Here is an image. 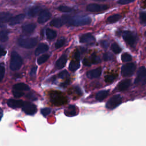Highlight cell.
<instances>
[{"mask_svg": "<svg viewBox=\"0 0 146 146\" xmlns=\"http://www.w3.org/2000/svg\"><path fill=\"white\" fill-rule=\"evenodd\" d=\"M62 19L64 23H66L69 26H84L88 25L91 22V19L90 17L83 15V16H76L71 17L68 15H63Z\"/></svg>", "mask_w": 146, "mask_h": 146, "instance_id": "1", "label": "cell"}, {"mask_svg": "<svg viewBox=\"0 0 146 146\" xmlns=\"http://www.w3.org/2000/svg\"><path fill=\"white\" fill-rule=\"evenodd\" d=\"M22 64V59L21 56L16 51H13L11 54L10 68L13 71L19 70Z\"/></svg>", "mask_w": 146, "mask_h": 146, "instance_id": "2", "label": "cell"}, {"mask_svg": "<svg viewBox=\"0 0 146 146\" xmlns=\"http://www.w3.org/2000/svg\"><path fill=\"white\" fill-rule=\"evenodd\" d=\"M38 42V39L36 38H20L18 40L19 44L26 48H31L36 46Z\"/></svg>", "mask_w": 146, "mask_h": 146, "instance_id": "3", "label": "cell"}, {"mask_svg": "<svg viewBox=\"0 0 146 146\" xmlns=\"http://www.w3.org/2000/svg\"><path fill=\"white\" fill-rule=\"evenodd\" d=\"M134 83L138 85H144L146 84V68L144 67H140L138 70Z\"/></svg>", "mask_w": 146, "mask_h": 146, "instance_id": "4", "label": "cell"}, {"mask_svg": "<svg viewBox=\"0 0 146 146\" xmlns=\"http://www.w3.org/2000/svg\"><path fill=\"white\" fill-rule=\"evenodd\" d=\"M122 102V97L120 95H115L111 97L106 103V107L108 109H113Z\"/></svg>", "mask_w": 146, "mask_h": 146, "instance_id": "5", "label": "cell"}, {"mask_svg": "<svg viewBox=\"0 0 146 146\" xmlns=\"http://www.w3.org/2000/svg\"><path fill=\"white\" fill-rule=\"evenodd\" d=\"M108 9V6L104 4H97V3H91L87 6L86 10L89 12L98 13L102 12Z\"/></svg>", "mask_w": 146, "mask_h": 146, "instance_id": "6", "label": "cell"}, {"mask_svg": "<svg viewBox=\"0 0 146 146\" xmlns=\"http://www.w3.org/2000/svg\"><path fill=\"white\" fill-rule=\"evenodd\" d=\"M136 69V66L133 63H128L122 66L121 69V73L123 76H129L132 75Z\"/></svg>", "mask_w": 146, "mask_h": 146, "instance_id": "7", "label": "cell"}, {"mask_svg": "<svg viewBox=\"0 0 146 146\" xmlns=\"http://www.w3.org/2000/svg\"><path fill=\"white\" fill-rule=\"evenodd\" d=\"M50 98L51 102L57 106H61L63 103H66V100L65 99V98L60 92H55L52 93L51 95Z\"/></svg>", "mask_w": 146, "mask_h": 146, "instance_id": "8", "label": "cell"}, {"mask_svg": "<svg viewBox=\"0 0 146 146\" xmlns=\"http://www.w3.org/2000/svg\"><path fill=\"white\" fill-rule=\"evenodd\" d=\"M22 108L23 111L25 113L30 115H33L35 114L37 111L35 105L29 102H25V104Z\"/></svg>", "mask_w": 146, "mask_h": 146, "instance_id": "9", "label": "cell"}, {"mask_svg": "<svg viewBox=\"0 0 146 146\" xmlns=\"http://www.w3.org/2000/svg\"><path fill=\"white\" fill-rule=\"evenodd\" d=\"M51 13L48 10H42L39 14L38 18V22L39 23H44L48 21L51 17Z\"/></svg>", "mask_w": 146, "mask_h": 146, "instance_id": "10", "label": "cell"}, {"mask_svg": "<svg viewBox=\"0 0 146 146\" xmlns=\"http://www.w3.org/2000/svg\"><path fill=\"white\" fill-rule=\"evenodd\" d=\"M123 38L124 41L129 45L132 46L135 43L136 39L134 35L130 31H125L123 34Z\"/></svg>", "mask_w": 146, "mask_h": 146, "instance_id": "11", "label": "cell"}, {"mask_svg": "<svg viewBox=\"0 0 146 146\" xmlns=\"http://www.w3.org/2000/svg\"><path fill=\"white\" fill-rule=\"evenodd\" d=\"M80 43H87V44H92L94 43L95 41L94 36L90 33H87L83 34L80 36L79 38Z\"/></svg>", "mask_w": 146, "mask_h": 146, "instance_id": "12", "label": "cell"}, {"mask_svg": "<svg viewBox=\"0 0 146 146\" xmlns=\"http://www.w3.org/2000/svg\"><path fill=\"white\" fill-rule=\"evenodd\" d=\"M25 102L20 100H15L14 99H10L7 100V105L11 107V108H19V107H22L23 105L25 104Z\"/></svg>", "mask_w": 146, "mask_h": 146, "instance_id": "13", "label": "cell"}, {"mask_svg": "<svg viewBox=\"0 0 146 146\" xmlns=\"http://www.w3.org/2000/svg\"><path fill=\"white\" fill-rule=\"evenodd\" d=\"M25 18V15L23 14H18L13 18L9 21V25L10 26H14L17 24L21 23Z\"/></svg>", "mask_w": 146, "mask_h": 146, "instance_id": "14", "label": "cell"}, {"mask_svg": "<svg viewBox=\"0 0 146 146\" xmlns=\"http://www.w3.org/2000/svg\"><path fill=\"white\" fill-rule=\"evenodd\" d=\"M102 73V68L100 67L97 68L96 69H94L90 70L87 72V76L88 78H97L99 77Z\"/></svg>", "mask_w": 146, "mask_h": 146, "instance_id": "15", "label": "cell"}, {"mask_svg": "<svg viewBox=\"0 0 146 146\" xmlns=\"http://www.w3.org/2000/svg\"><path fill=\"white\" fill-rule=\"evenodd\" d=\"M64 112L67 116L71 117L75 116L78 113L77 108L74 105H70L64 110Z\"/></svg>", "mask_w": 146, "mask_h": 146, "instance_id": "16", "label": "cell"}, {"mask_svg": "<svg viewBox=\"0 0 146 146\" xmlns=\"http://www.w3.org/2000/svg\"><path fill=\"white\" fill-rule=\"evenodd\" d=\"M131 80L130 79H124L121 80L117 85V88L119 91H123L126 90L131 84Z\"/></svg>", "mask_w": 146, "mask_h": 146, "instance_id": "17", "label": "cell"}, {"mask_svg": "<svg viewBox=\"0 0 146 146\" xmlns=\"http://www.w3.org/2000/svg\"><path fill=\"white\" fill-rule=\"evenodd\" d=\"M80 59L76 58H73V59L71 61L69 64V69L71 71H75L80 67L79 63Z\"/></svg>", "mask_w": 146, "mask_h": 146, "instance_id": "18", "label": "cell"}, {"mask_svg": "<svg viewBox=\"0 0 146 146\" xmlns=\"http://www.w3.org/2000/svg\"><path fill=\"white\" fill-rule=\"evenodd\" d=\"M41 11H42V10H41L40 7L38 6H33L29 9L27 14L30 17H35L38 13L39 14Z\"/></svg>", "mask_w": 146, "mask_h": 146, "instance_id": "19", "label": "cell"}, {"mask_svg": "<svg viewBox=\"0 0 146 146\" xmlns=\"http://www.w3.org/2000/svg\"><path fill=\"white\" fill-rule=\"evenodd\" d=\"M67 62V56L66 55H62L56 62L55 66L58 69H61L66 64V63Z\"/></svg>", "mask_w": 146, "mask_h": 146, "instance_id": "20", "label": "cell"}, {"mask_svg": "<svg viewBox=\"0 0 146 146\" xmlns=\"http://www.w3.org/2000/svg\"><path fill=\"white\" fill-rule=\"evenodd\" d=\"M48 50V46L45 43L39 44L35 50V55H38L42 53L47 51Z\"/></svg>", "mask_w": 146, "mask_h": 146, "instance_id": "21", "label": "cell"}, {"mask_svg": "<svg viewBox=\"0 0 146 146\" xmlns=\"http://www.w3.org/2000/svg\"><path fill=\"white\" fill-rule=\"evenodd\" d=\"M36 27V25L34 23H29L22 26V30L26 33H32Z\"/></svg>", "mask_w": 146, "mask_h": 146, "instance_id": "22", "label": "cell"}, {"mask_svg": "<svg viewBox=\"0 0 146 146\" xmlns=\"http://www.w3.org/2000/svg\"><path fill=\"white\" fill-rule=\"evenodd\" d=\"M12 15L7 12H2L0 14V18H1V22H6L9 21L11 18Z\"/></svg>", "mask_w": 146, "mask_h": 146, "instance_id": "23", "label": "cell"}, {"mask_svg": "<svg viewBox=\"0 0 146 146\" xmlns=\"http://www.w3.org/2000/svg\"><path fill=\"white\" fill-rule=\"evenodd\" d=\"M63 23H64V22H63V21L62 19H60V18H56L53 19L50 22V25L51 26L59 28V27H61V26L63 25Z\"/></svg>", "mask_w": 146, "mask_h": 146, "instance_id": "24", "label": "cell"}, {"mask_svg": "<svg viewBox=\"0 0 146 146\" xmlns=\"http://www.w3.org/2000/svg\"><path fill=\"white\" fill-rule=\"evenodd\" d=\"M108 95V91L107 90H102L96 93L95 98L98 100H102L105 99Z\"/></svg>", "mask_w": 146, "mask_h": 146, "instance_id": "25", "label": "cell"}, {"mask_svg": "<svg viewBox=\"0 0 146 146\" xmlns=\"http://www.w3.org/2000/svg\"><path fill=\"white\" fill-rule=\"evenodd\" d=\"M13 89L19 90V91H27L30 89V88L27 84L25 83H17L14 85Z\"/></svg>", "mask_w": 146, "mask_h": 146, "instance_id": "26", "label": "cell"}, {"mask_svg": "<svg viewBox=\"0 0 146 146\" xmlns=\"http://www.w3.org/2000/svg\"><path fill=\"white\" fill-rule=\"evenodd\" d=\"M120 18H121L120 15L118 14H113L108 17V18L107 19V22L108 23H113L118 21L120 19Z\"/></svg>", "mask_w": 146, "mask_h": 146, "instance_id": "27", "label": "cell"}, {"mask_svg": "<svg viewBox=\"0 0 146 146\" xmlns=\"http://www.w3.org/2000/svg\"><path fill=\"white\" fill-rule=\"evenodd\" d=\"M46 34L47 38L48 39H52L55 38L56 36V32L55 30L50 29H47L46 30Z\"/></svg>", "mask_w": 146, "mask_h": 146, "instance_id": "28", "label": "cell"}, {"mask_svg": "<svg viewBox=\"0 0 146 146\" xmlns=\"http://www.w3.org/2000/svg\"><path fill=\"white\" fill-rule=\"evenodd\" d=\"M8 34L9 32L7 30H3L1 31L0 34V39L2 42H5L8 39Z\"/></svg>", "mask_w": 146, "mask_h": 146, "instance_id": "29", "label": "cell"}, {"mask_svg": "<svg viewBox=\"0 0 146 146\" xmlns=\"http://www.w3.org/2000/svg\"><path fill=\"white\" fill-rule=\"evenodd\" d=\"M91 63L92 64H96V63H98L100 62V58L99 56V55H98L96 54V53L94 52L91 55Z\"/></svg>", "mask_w": 146, "mask_h": 146, "instance_id": "30", "label": "cell"}, {"mask_svg": "<svg viewBox=\"0 0 146 146\" xmlns=\"http://www.w3.org/2000/svg\"><path fill=\"white\" fill-rule=\"evenodd\" d=\"M111 48L112 50V51L115 54H119L121 51V48L116 43H113L111 44Z\"/></svg>", "mask_w": 146, "mask_h": 146, "instance_id": "31", "label": "cell"}, {"mask_svg": "<svg viewBox=\"0 0 146 146\" xmlns=\"http://www.w3.org/2000/svg\"><path fill=\"white\" fill-rule=\"evenodd\" d=\"M58 9L64 13H69L72 10V9L69 6H65V5H60L58 7Z\"/></svg>", "mask_w": 146, "mask_h": 146, "instance_id": "32", "label": "cell"}, {"mask_svg": "<svg viewBox=\"0 0 146 146\" xmlns=\"http://www.w3.org/2000/svg\"><path fill=\"white\" fill-rule=\"evenodd\" d=\"M49 58V55L48 54H44L40 56L37 60V63L38 64H42L44 63Z\"/></svg>", "mask_w": 146, "mask_h": 146, "instance_id": "33", "label": "cell"}, {"mask_svg": "<svg viewBox=\"0 0 146 146\" xmlns=\"http://www.w3.org/2000/svg\"><path fill=\"white\" fill-rule=\"evenodd\" d=\"M132 60V56L128 53H123L121 55V60L123 62H128Z\"/></svg>", "mask_w": 146, "mask_h": 146, "instance_id": "34", "label": "cell"}, {"mask_svg": "<svg viewBox=\"0 0 146 146\" xmlns=\"http://www.w3.org/2000/svg\"><path fill=\"white\" fill-rule=\"evenodd\" d=\"M65 42H66V40L64 38H60L59 39V40H58L56 41V42L55 43V47L56 48H59L60 47H62L65 43Z\"/></svg>", "mask_w": 146, "mask_h": 146, "instance_id": "35", "label": "cell"}, {"mask_svg": "<svg viewBox=\"0 0 146 146\" xmlns=\"http://www.w3.org/2000/svg\"><path fill=\"white\" fill-rule=\"evenodd\" d=\"M115 78H116V76L115 75L110 74V75H106L104 77V80L106 83H111L112 82H113L115 79Z\"/></svg>", "mask_w": 146, "mask_h": 146, "instance_id": "36", "label": "cell"}, {"mask_svg": "<svg viewBox=\"0 0 146 146\" xmlns=\"http://www.w3.org/2000/svg\"><path fill=\"white\" fill-rule=\"evenodd\" d=\"M13 94L14 95V96L15 98H20L21 96H22L24 94L23 92H22L21 91H19V90H17L15 89L13 90Z\"/></svg>", "mask_w": 146, "mask_h": 146, "instance_id": "37", "label": "cell"}, {"mask_svg": "<svg viewBox=\"0 0 146 146\" xmlns=\"http://www.w3.org/2000/svg\"><path fill=\"white\" fill-rule=\"evenodd\" d=\"M113 59V56L109 52H105L103 54V59L106 61L112 60Z\"/></svg>", "mask_w": 146, "mask_h": 146, "instance_id": "38", "label": "cell"}, {"mask_svg": "<svg viewBox=\"0 0 146 146\" xmlns=\"http://www.w3.org/2000/svg\"><path fill=\"white\" fill-rule=\"evenodd\" d=\"M40 112L44 116H46L51 112V109L49 108H43L41 110Z\"/></svg>", "mask_w": 146, "mask_h": 146, "instance_id": "39", "label": "cell"}, {"mask_svg": "<svg viewBox=\"0 0 146 146\" xmlns=\"http://www.w3.org/2000/svg\"><path fill=\"white\" fill-rule=\"evenodd\" d=\"M5 75V67L1 64L0 66V81L1 82Z\"/></svg>", "mask_w": 146, "mask_h": 146, "instance_id": "40", "label": "cell"}, {"mask_svg": "<svg viewBox=\"0 0 146 146\" xmlns=\"http://www.w3.org/2000/svg\"><path fill=\"white\" fill-rule=\"evenodd\" d=\"M140 19L141 23H146V13H140Z\"/></svg>", "mask_w": 146, "mask_h": 146, "instance_id": "41", "label": "cell"}, {"mask_svg": "<svg viewBox=\"0 0 146 146\" xmlns=\"http://www.w3.org/2000/svg\"><path fill=\"white\" fill-rule=\"evenodd\" d=\"M68 76V74L67 71H66V70L60 72L58 74V76H59V78H64L67 77Z\"/></svg>", "mask_w": 146, "mask_h": 146, "instance_id": "42", "label": "cell"}, {"mask_svg": "<svg viewBox=\"0 0 146 146\" xmlns=\"http://www.w3.org/2000/svg\"><path fill=\"white\" fill-rule=\"evenodd\" d=\"M135 0H119L117 1V3L120 5H125L128 3H130L132 2H133Z\"/></svg>", "mask_w": 146, "mask_h": 146, "instance_id": "43", "label": "cell"}, {"mask_svg": "<svg viewBox=\"0 0 146 146\" xmlns=\"http://www.w3.org/2000/svg\"><path fill=\"white\" fill-rule=\"evenodd\" d=\"M83 64L85 65V66H89L91 65V64L92 63H91V60H90L88 58H84V59L83 60Z\"/></svg>", "mask_w": 146, "mask_h": 146, "instance_id": "44", "label": "cell"}, {"mask_svg": "<svg viewBox=\"0 0 146 146\" xmlns=\"http://www.w3.org/2000/svg\"><path fill=\"white\" fill-rule=\"evenodd\" d=\"M36 70H37V67H33V68H31V69L30 70V76H35V74H36Z\"/></svg>", "mask_w": 146, "mask_h": 146, "instance_id": "45", "label": "cell"}, {"mask_svg": "<svg viewBox=\"0 0 146 146\" xmlns=\"http://www.w3.org/2000/svg\"><path fill=\"white\" fill-rule=\"evenodd\" d=\"M26 97L31 100H36L37 98L35 95H34L33 93H29L27 94Z\"/></svg>", "mask_w": 146, "mask_h": 146, "instance_id": "46", "label": "cell"}, {"mask_svg": "<svg viewBox=\"0 0 146 146\" xmlns=\"http://www.w3.org/2000/svg\"><path fill=\"white\" fill-rule=\"evenodd\" d=\"M101 44L102 45V46L104 48H107L108 47V42L106 40H103L101 42Z\"/></svg>", "mask_w": 146, "mask_h": 146, "instance_id": "47", "label": "cell"}, {"mask_svg": "<svg viewBox=\"0 0 146 146\" xmlns=\"http://www.w3.org/2000/svg\"><path fill=\"white\" fill-rule=\"evenodd\" d=\"M68 83H69V80L67 79V80H66L63 84H62L61 86H62V87H66L67 85H68Z\"/></svg>", "mask_w": 146, "mask_h": 146, "instance_id": "48", "label": "cell"}, {"mask_svg": "<svg viewBox=\"0 0 146 146\" xmlns=\"http://www.w3.org/2000/svg\"><path fill=\"white\" fill-rule=\"evenodd\" d=\"M5 53H6V51H5L4 50V49L1 47V56H3V55H5Z\"/></svg>", "mask_w": 146, "mask_h": 146, "instance_id": "49", "label": "cell"}, {"mask_svg": "<svg viewBox=\"0 0 146 146\" xmlns=\"http://www.w3.org/2000/svg\"><path fill=\"white\" fill-rule=\"evenodd\" d=\"M94 1H105L106 0H94Z\"/></svg>", "mask_w": 146, "mask_h": 146, "instance_id": "50", "label": "cell"}, {"mask_svg": "<svg viewBox=\"0 0 146 146\" xmlns=\"http://www.w3.org/2000/svg\"><path fill=\"white\" fill-rule=\"evenodd\" d=\"M1 118H2V110H1Z\"/></svg>", "mask_w": 146, "mask_h": 146, "instance_id": "51", "label": "cell"}, {"mask_svg": "<svg viewBox=\"0 0 146 146\" xmlns=\"http://www.w3.org/2000/svg\"><path fill=\"white\" fill-rule=\"evenodd\" d=\"M145 34V37H146V31H145V34Z\"/></svg>", "mask_w": 146, "mask_h": 146, "instance_id": "52", "label": "cell"}, {"mask_svg": "<svg viewBox=\"0 0 146 146\" xmlns=\"http://www.w3.org/2000/svg\"><path fill=\"white\" fill-rule=\"evenodd\" d=\"M145 50H146V48H145Z\"/></svg>", "mask_w": 146, "mask_h": 146, "instance_id": "53", "label": "cell"}]
</instances>
